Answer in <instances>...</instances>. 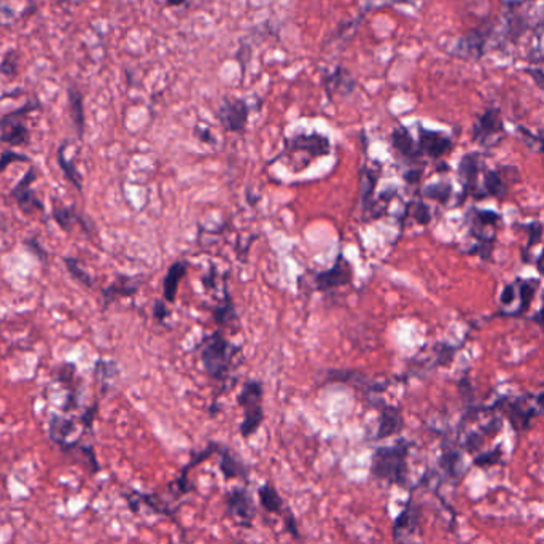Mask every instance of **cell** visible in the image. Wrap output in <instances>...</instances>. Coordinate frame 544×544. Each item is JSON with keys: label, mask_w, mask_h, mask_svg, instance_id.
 Here are the masks:
<instances>
[{"label": "cell", "mask_w": 544, "mask_h": 544, "mask_svg": "<svg viewBox=\"0 0 544 544\" xmlns=\"http://www.w3.org/2000/svg\"><path fill=\"white\" fill-rule=\"evenodd\" d=\"M409 442L399 441L393 446L376 449L373 455L371 473L374 478L384 479L392 484H404L406 480V457Z\"/></svg>", "instance_id": "cell-1"}, {"label": "cell", "mask_w": 544, "mask_h": 544, "mask_svg": "<svg viewBox=\"0 0 544 544\" xmlns=\"http://www.w3.org/2000/svg\"><path fill=\"white\" fill-rule=\"evenodd\" d=\"M231 353L233 349L222 331H215L205 337L201 347V361L207 376L217 380L226 377L231 366Z\"/></svg>", "instance_id": "cell-2"}, {"label": "cell", "mask_w": 544, "mask_h": 544, "mask_svg": "<svg viewBox=\"0 0 544 544\" xmlns=\"http://www.w3.org/2000/svg\"><path fill=\"white\" fill-rule=\"evenodd\" d=\"M40 107V102L28 101L23 107L16 109L0 118V142L11 147L29 145L30 133L26 124V116Z\"/></svg>", "instance_id": "cell-3"}, {"label": "cell", "mask_w": 544, "mask_h": 544, "mask_svg": "<svg viewBox=\"0 0 544 544\" xmlns=\"http://www.w3.org/2000/svg\"><path fill=\"white\" fill-rule=\"evenodd\" d=\"M237 403L243 409L241 433L243 437L252 436L262 422V384L260 380H248L237 397Z\"/></svg>", "instance_id": "cell-4"}, {"label": "cell", "mask_w": 544, "mask_h": 544, "mask_svg": "<svg viewBox=\"0 0 544 544\" xmlns=\"http://www.w3.org/2000/svg\"><path fill=\"white\" fill-rule=\"evenodd\" d=\"M37 179V174L32 167L23 175L21 180L11 188L10 196L18 204V207L26 215H34L37 212H45V205L32 190V183Z\"/></svg>", "instance_id": "cell-5"}, {"label": "cell", "mask_w": 544, "mask_h": 544, "mask_svg": "<svg viewBox=\"0 0 544 544\" xmlns=\"http://www.w3.org/2000/svg\"><path fill=\"white\" fill-rule=\"evenodd\" d=\"M250 107L243 99H224L217 110V118L223 129L229 133H242L247 126Z\"/></svg>", "instance_id": "cell-6"}, {"label": "cell", "mask_w": 544, "mask_h": 544, "mask_svg": "<svg viewBox=\"0 0 544 544\" xmlns=\"http://www.w3.org/2000/svg\"><path fill=\"white\" fill-rule=\"evenodd\" d=\"M323 90L328 99L334 96H350L356 90V80L346 67L336 66L331 72L323 73Z\"/></svg>", "instance_id": "cell-7"}, {"label": "cell", "mask_w": 544, "mask_h": 544, "mask_svg": "<svg viewBox=\"0 0 544 544\" xmlns=\"http://www.w3.org/2000/svg\"><path fill=\"white\" fill-rule=\"evenodd\" d=\"M352 279V271H350V266L344 261L342 255H339V258L334 262L333 267L327 269V271L318 272L315 276V284L318 290H333L336 286L346 285L350 282Z\"/></svg>", "instance_id": "cell-8"}, {"label": "cell", "mask_w": 544, "mask_h": 544, "mask_svg": "<svg viewBox=\"0 0 544 544\" xmlns=\"http://www.w3.org/2000/svg\"><path fill=\"white\" fill-rule=\"evenodd\" d=\"M228 511L231 516L234 517L237 524L250 525L252 519L255 516V506L252 503V498L248 497V492L242 489H236L229 492L228 495Z\"/></svg>", "instance_id": "cell-9"}, {"label": "cell", "mask_w": 544, "mask_h": 544, "mask_svg": "<svg viewBox=\"0 0 544 544\" xmlns=\"http://www.w3.org/2000/svg\"><path fill=\"white\" fill-rule=\"evenodd\" d=\"M450 148H452V142H450V139H447L446 135L421 128V134H418V152L428 155L431 158H441Z\"/></svg>", "instance_id": "cell-10"}, {"label": "cell", "mask_w": 544, "mask_h": 544, "mask_svg": "<svg viewBox=\"0 0 544 544\" xmlns=\"http://www.w3.org/2000/svg\"><path fill=\"white\" fill-rule=\"evenodd\" d=\"M67 99H68V111H71V118L77 133L78 139H83L85 135V105H83V95L78 90L77 85H71L67 90Z\"/></svg>", "instance_id": "cell-11"}, {"label": "cell", "mask_w": 544, "mask_h": 544, "mask_svg": "<svg viewBox=\"0 0 544 544\" xmlns=\"http://www.w3.org/2000/svg\"><path fill=\"white\" fill-rule=\"evenodd\" d=\"M293 150H306L310 156H323L330 153V140L320 134H299L289 142Z\"/></svg>", "instance_id": "cell-12"}, {"label": "cell", "mask_w": 544, "mask_h": 544, "mask_svg": "<svg viewBox=\"0 0 544 544\" xmlns=\"http://www.w3.org/2000/svg\"><path fill=\"white\" fill-rule=\"evenodd\" d=\"M75 427H77L75 421L66 416H61L58 412H53L49 416V437L56 444H59L61 449H66L68 446V437L72 436Z\"/></svg>", "instance_id": "cell-13"}, {"label": "cell", "mask_w": 544, "mask_h": 544, "mask_svg": "<svg viewBox=\"0 0 544 544\" xmlns=\"http://www.w3.org/2000/svg\"><path fill=\"white\" fill-rule=\"evenodd\" d=\"M401 428H403L401 412H399L397 408H392V406H384L382 411H380L376 440H384V437H389L392 435L398 433V431Z\"/></svg>", "instance_id": "cell-14"}, {"label": "cell", "mask_w": 544, "mask_h": 544, "mask_svg": "<svg viewBox=\"0 0 544 544\" xmlns=\"http://www.w3.org/2000/svg\"><path fill=\"white\" fill-rule=\"evenodd\" d=\"M52 215H53V220L58 223V226L61 229H64L66 233H71L75 224H81L86 233H90L86 220L78 214L77 210H75V207H67V205L56 204L53 207Z\"/></svg>", "instance_id": "cell-15"}, {"label": "cell", "mask_w": 544, "mask_h": 544, "mask_svg": "<svg viewBox=\"0 0 544 544\" xmlns=\"http://www.w3.org/2000/svg\"><path fill=\"white\" fill-rule=\"evenodd\" d=\"M139 289L134 280L131 279H120L111 284L107 289L102 290V308L107 309L109 306L120 296H131Z\"/></svg>", "instance_id": "cell-16"}, {"label": "cell", "mask_w": 544, "mask_h": 544, "mask_svg": "<svg viewBox=\"0 0 544 544\" xmlns=\"http://www.w3.org/2000/svg\"><path fill=\"white\" fill-rule=\"evenodd\" d=\"M186 265L185 261H177L169 267V271L164 277V298L167 303H174L175 296H177V290H179V284L180 280L183 279L186 274Z\"/></svg>", "instance_id": "cell-17"}, {"label": "cell", "mask_w": 544, "mask_h": 544, "mask_svg": "<svg viewBox=\"0 0 544 544\" xmlns=\"http://www.w3.org/2000/svg\"><path fill=\"white\" fill-rule=\"evenodd\" d=\"M416 527H417V509L414 506L409 504L408 508L399 514V517L395 522V528H393V531H395L397 543L401 544L403 538L411 535L412 531L416 530Z\"/></svg>", "instance_id": "cell-18"}, {"label": "cell", "mask_w": 544, "mask_h": 544, "mask_svg": "<svg viewBox=\"0 0 544 544\" xmlns=\"http://www.w3.org/2000/svg\"><path fill=\"white\" fill-rule=\"evenodd\" d=\"M66 148H67V143H62L58 150V158L56 159H58V164H59L61 171H62V174H64V177L68 183L73 185L78 191H83V185H81V174L78 172L75 162L67 159Z\"/></svg>", "instance_id": "cell-19"}, {"label": "cell", "mask_w": 544, "mask_h": 544, "mask_svg": "<svg viewBox=\"0 0 544 544\" xmlns=\"http://www.w3.org/2000/svg\"><path fill=\"white\" fill-rule=\"evenodd\" d=\"M392 143H393V147H395L397 152L406 156V158H412V156L417 155L414 140H412L409 131L406 129L404 126H398V128L393 129Z\"/></svg>", "instance_id": "cell-20"}, {"label": "cell", "mask_w": 544, "mask_h": 544, "mask_svg": "<svg viewBox=\"0 0 544 544\" xmlns=\"http://www.w3.org/2000/svg\"><path fill=\"white\" fill-rule=\"evenodd\" d=\"M258 495H260V503L266 511H269V512L282 511L284 502L277 493V490L274 489V485H271V484L261 485L260 490H258Z\"/></svg>", "instance_id": "cell-21"}, {"label": "cell", "mask_w": 544, "mask_h": 544, "mask_svg": "<svg viewBox=\"0 0 544 544\" xmlns=\"http://www.w3.org/2000/svg\"><path fill=\"white\" fill-rule=\"evenodd\" d=\"M64 265L67 267V271L71 272V276L77 280L78 284H81L83 286H87V289H91L92 286V279L90 274H87L83 267H81L78 258H73V256H66L64 258Z\"/></svg>", "instance_id": "cell-22"}, {"label": "cell", "mask_w": 544, "mask_h": 544, "mask_svg": "<svg viewBox=\"0 0 544 544\" xmlns=\"http://www.w3.org/2000/svg\"><path fill=\"white\" fill-rule=\"evenodd\" d=\"M222 471L226 478H237V476H246V468L242 466L239 460H236L233 455L226 450H223L222 457Z\"/></svg>", "instance_id": "cell-23"}, {"label": "cell", "mask_w": 544, "mask_h": 544, "mask_svg": "<svg viewBox=\"0 0 544 544\" xmlns=\"http://www.w3.org/2000/svg\"><path fill=\"white\" fill-rule=\"evenodd\" d=\"M500 128V120H498V114L493 110H489L487 114L483 115L480 121L476 128V135H489L493 134L495 131Z\"/></svg>", "instance_id": "cell-24"}, {"label": "cell", "mask_w": 544, "mask_h": 544, "mask_svg": "<svg viewBox=\"0 0 544 544\" xmlns=\"http://www.w3.org/2000/svg\"><path fill=\"white\" fill-rule=\"evenodd\" d=\"M460 174H461V177L465 179V185H473L474 181H476V175H478L476 156H474V155H466L465 158L461 159Z\"/></svg>", "instance_id": "cell-25"}, {"label": "cell", "mask_w": 544, "mask_h": 544, "mask_svg": "<svg viewBox=\"0 0 544 544\" xmlns=\"http://www.w3.org/2000/svg\"><path fill=\"white\" fill-rule=\"evenodd\" d=\"M374 188H376V177L374 174L370 171V169H363L361 174V201H363V207H366L368 201L373 195Z\"/></svg>", "instance_id": "cell-26"}, {"label": "cell", "mask_w": 544, "mask_h": 544, "mask_svg": "<svg viewBox=\"0 0 544 544\" xmlns=\"http://www.w3.org/2000/svg\"><path fill=\"white\" fill-rule=\"evenodd\" d=\"M425 196L430 199H436L440 203H446L450 198V193H452V186L447 183H435L430 185L425 188Z\"/></svg>", "instance_id": "cell-27"}, {"label": "cell", "mask_w": 544, "mask_h": 544, "mask_svg": "<svg viewBox=\"0 0 544 544\" xmlns=\"http://www.w3.org/2000/svg\"><path fill=\"white\" fill-rule=\"evenodd\" d=\"M234 304L231 303L229 296H226V299H224V304L220 306V308H217V310L214 312L215 315V320L220 323V325H226V322L229 320H234L236 318V312H234Z\"/></svg>", "instance_id": "cell-28"}, {"label": "cell", "mask_w": 544, "mask_h": 544, "mask_svg": "<svg viewBox=\"0 0 544 544\" xmlns=\"http://www.w3.org/2000/svg\"><path fill=\"white\" fill-rule=\"evenodd\" d=\"M485 190L490 193L492 196H503L504 195V183L500 179V175L495 172H489L485 175Z\"/></svg>", "instance_id": "cell-29"}, {"label": "cell", "mask_w": 544, "mask_h": 544, "mask_svg": "<svg viewBox=\"0 0 544 544\" xmlns=\"http://www.w3.org/2000/svg\"><path fill=\"white\" fill-rule=\"evenodd\" d=\"M30 159L28 158L26 155H21V153H16V152H4L2 155H0V172L5 171L7 169V166L13 164V162H29Z\"/></svg>", "instance_id": "cell-30"}, {"label": "cell", "mask_w": 544, "mask_h": 544, "mask_svg": "<svg viewBox=\"0 0 544 544\" xmlns=\"http://www.w3.org/2000/svg\"><path fill=\"white\" fill-rule=\"evenodd\" d=\"M459 455L455 452H447L442 455V466L444 470H446L450 476L457 478V465H459Z\"/></svg>", "instance_id": "cell-31"}, {"label": "cell", "mask_w": 544, "mask_h": 544, "mask_svg": "<svg viewBox=\"0 0 544 544\" xmlns=\"http://www.w3.org/2000/svg\"><path fill=\"white\" fill-rule=\"evenodd\" d=\"M500 457H502V452H500V449H497V450H492V452L479 455V457H476V460H474V464H476L478 466L487 468V466H492V465L498 464Z\"/></svg>", "instance_id": "cell-32"}, {"label": "cell", "mask_w": 544, "mask_h": 544, "mask_svg": "<svg viewBox=\"0 0 544 544\" xmlns=\"http://www.w3.org/2000/svg\"><path fill=\"white\" fill-rule=\"evenodd\" d=\"M24 246H26L29 252L34 253L40 261H45L47 260V256H48L47 250L40 246V242L37 241V239H26V241H24Z\"/></svg>", "instance_id": "cell-33"}, {"label": "cell", "mask_w": 544, "mask_h": 544, "mask_svg": "<svg viewBox=\"0 0 544 544\" xmlns=\"http://www.w3.org/2000/svg\"><path fill=\"white\" fill-rule=\"evenodd\" d=\"M533 295H535V286L531 284H524L521 285V299H522V308L519 309L521 312H524L525 309L528 308V304L531 299H533Z\"/></svg>", "instance_id": "cell-34"}, {"label": "cell", "mask_w": 544, "mask_h": 544, "mask_svg": "<svg viewBox=\"0 0 544 544\" xmlns=\"http://www.w3.org/2000/svg\"><path fill=\"white\" fill-rule=\"evenodd\" d=\"M414 207H416L414 209V218H416V220L418 223H422V224H427L430 222V218H431L430 210H428L427 205L422 204V203H418V204H414Z\"/></svg>", "instance_id": "cell-35"}, {"label": "cell", "mask_w": 544, "mask_h": 544, "mask_svg": "<svg viewBox=\"0 0 544 544\" xmlns=\"http://www.w3.org/2000/svg\"><path fill=\"white\" fill-rule=\"evenodd\" d=\"M514 295H516L514 286L508 285L503 289V293H502V296H500V299H502L503 304H511L512 301H514Z\"/></svg>", "instance_id": "cell-36"}, {"label": "cell", "mask_w": 544, "mask_h": 544, "mask_svg": "<svg viewBox=\"0 0 544 544\" xmlns=\"http://www.w3.org/2000/svg\"><path fill=\"white\" fill-rule=\"evenodd\" d=\"M167 315H169V312H167V309H166L164 303H161V301L156 303V304H155V317L158 318V322H159V323L164 322V318H166Z\"/></svg>", "instance_id": "cell-37"}, {"label": "cell", "mask_w": 544, "mask_h": 544, "mask_svg": "<svg viewBox=\"0 0 544 544\" xmlns=\"http://www.w3.org/2000/svg\"><path fill=\"white\" fill-rule=\"evenodd\" d=\"M478 217H479L480 223H485V224L497 223V220L500 218L497 214H493V212H480Z\"/></svg>", "instance_id": "cell-38"}, {"label": "cell", "mask_w": 544, "mask_h": 544, "mask_svg": "<svg viewBox=\"0 0 544 544\" xmlns=\"http://www.w3.org/2000/svg\"><path fill=\"white\" fill-rule=\"evenodd\" d=\"M541 233H543L541 224H533V226L530 228V242H528L530 246L531 243H536L538 241L541 239Z\"/></svg>", "instance_id": "cell-39"}, {"label": "cell", "mask_w": 544, "mask_h": 544, "mask_svg": "<svg viewBox=\"0 0 544 544\" xmlns=\"http://www.w3.org/2000/svg\"><path fill=\"white\" fill-rule=\"evenodd\" d=\"M479 442H480V437H479L478 435H471V436H470V440H468V442H466L468 450H474V449H476V447L479 446Z\"/></svg>", "instance_id": "cell-40"}, {"label": "cell", "mask_w": 544, "mask_h": 544, "mask_svg": "<svg viewBox=\"0 0 544 544\" xmlns=\"http://www.w3.org/2000/svg\"><path fill=\"white\" fill-rule=\"evenodd\" d=\"M406 179H408L409 183H416V181H418V179H421V172L418 171H414V174H408L406 175Z\"/></svg>", "instance_id": "cell-41"}, {"label": "cell", "mask_w": 544, "mask_h": 544, "mask_svg": "<svg viewBox=\"0 0 544 544\" xmlns=\"http://www.w3.org/2000/svg\"><path fill=\"white\" fill-rule=\"evenodd\" d=\"M186 2V0H166V4L169 5V7H180V5H183Z\"/></svg>", "instance_id": "cell-42"}, {"label": "cell", "mask_w": 544, "mask_h": 544, "mask_svg": "<svg viewBox=\"0 0 544 544\" xmlns=\"http://www.w3.org/2000/svg\"><path fill=\"white\" fill-rule=\"evenodd\" d=\"M538 269H540L541 274H544V250L540 256V260H538Z\"/></svg>", "instance_id": "cell-43"}]
</instances>
